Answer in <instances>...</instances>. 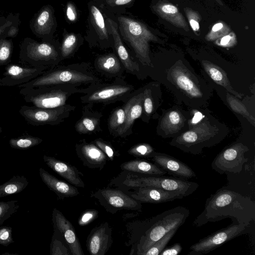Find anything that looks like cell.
<instances>
[{
  "label": "cell",
  "mask_w": 255,
  "mask_h": 255,
  "mask_svg": "<svg viewBox=\"0 0 255 255\" xmlns=\"http://www.w3.org/2000/svg\"><path fill=\"white\" fill-rule=\"evenodd\" d=\"M182 248L179 243H175L173 245L165 247L159 254V255H177L179 254Z\"/></svg>",
  "instance_id": "53"
},
{
  "label": "cell",
  "mask_w": 255,
  "mask_h": 255,
  "mask_svg": "<svg viewBox=\"0 0 255 255\" xmlns=\"http://www.w3.org/2000/svg\"><path fill=\"white\" fill-rule=\"evenodd\" d=\"M98 212L95 210L85 211L80 217L78 221V224L83 226L89 224L98 216Z\"/></svg>",
  "instance_id": "51"
},
{
  "label": "cell",
  "mask_w": 255,
  "mask_h": 255,
  "mask_svg": "<svg viewBox=\"0 0 255 255\" xmlns=\"http://www.w3.org/2000/svg\"><path fill=\"white\" fill-rule=\"evenodd\" d=\"M184 9L192 30L196 35H200V14L189 7H185Z\"/></svg>",
  "instance_id": "46"
},
{
  "label": "cell",
  "mask_w": 255,
  "mask_h": 255,
  "mask_svg": "<svg viewBox=\"0 0 255 255\" xmlns=\"http://www.w3.org/2000/svg\"><path fill=\"white\" fill-rule=\"evenodd\" d=\"M178 228H175L169 231L160 239L156 241L141 255H158L166 247V245L175 234Z\"/></svg>",
  "instance_id": "38"
},
{
  "label": "cell",
  "mask_w": 255,
  "mask_h": 255,
  "mask_svg": "<svg viewBox=\"0 0 255 255\" xmlns=\"http://www.w3.org/2000/svg\"><path fill=\"white\" fill-rule=\"evenodd\" d=\"M96 63L99 69L107 73L115 74L121 69L119 59L113 53H109L98 57Z\"/></svg>",
  "instance_id": "35"
},
{
  "label": "cell",
  "mask_w": 255,
  "mask_h": 255,
  "mask_svg": "<svg viewBox=\"0 0 255 255\" xmlns=\"http://www.w3.org/2000/svg\"><path fill=\"white\" fill-rule=\"evenodd\" d=\"M42 139L30 135H23L11 138L9 140L10 146L17 149H27L39 144Z\"/></svg>",
  "instance_id": "36"
},
{
  "label": "cell",
  "mask_w": 255,
  "mask_h": 255,
  "mask_svg": "<svg viewBox=\"0 0 255 255\" xmlns=\"http://www.w3.org/2000/svg\"><path fill=\"white\" fill-rule=\"evenodd\" d=\"M62 40L60 44L61 56L66 58L72 55L82 44L84 38L79 33L68 31L63 28Z\"/></svg>",
  "instance_id": "32"
},
{
  "label": "cell",
  "mask_w": 255,
  "mask_h": 255,
  "mask_svg": "<svg viewBox=\"0 0 255 255\" xmlns=\"http://www.w3.org/2000/svg\"><path fill=\"white\" fill-rule=\"evenodd\" d=\"M125 122L118 130L119 135L126 134L131 128L135 120L139 118L143 111V91L130 99L124 107Z\"/></svg>",
  "instance_id": "25"
},
{
  "label": "cell",
  "mask_w": 255,
  "mask_h": 255,
  "mask_svg": "<svg viewBox=\"0 0 255 255\" xmlns=\"http://www.w3.org/2000/svg\"><path fill=\"white\" fill-rule=\"evenodd\" d=\"M152 10L159 16L168 21L173 25L189 30L188 25L184 17L173 4L163 0H159L151 7Z\"/></svg>",
  "instance_id": "22"
},
{
  "label": "cell",
  "mask_w": 255,
  "mask_h": 255,
  "mask_svg": "<svg viewBox=\"0 0 255 255\" xmlns=\"http://www.w3.org/2000/svg\"><path fill=\"white\" fill-rule=\"evenodd\" d=\"M132 90L130 86L111 85L95 91L86 97L88 102H103L113 100L128 93Z\"/></svg>",
  "instance_id": "30"
},
{
  "label": "cell",
  "mask_w": 255,
  "mask_h": 255,
  "mask_svg": "<svg viewBox=\"0 0 255 255\" xmlns=\"http://www.w3.org/2000/svg\"><path fill=\"white\" fill-rule=\"evenodd\" d=\"M249 150L248 147L242 143L234 144L216 156L211 163V167L221 174L240 173L244 164L248 161L245 153Z\"/></svg>",
  "instance_id": "12"
},
{
  "label": "cell",
  "mask_w": 255,
  "mask_h": 255,
  "mask_svg": "<svg viewBox=\"0 0 255 255\" xmlns=\"http://www.w3.org/2000/svg\"><path fill=\"white\" fill-rule=\"evenodd\" d=\"M104 14L108 30L113 38V46L123 64L131 72L138 71L139 65L132 60L127 51L119 33L117 23L111 15Z\"/></svg>",
  "instance_id": "18"
},
{
  "label": "cell",
  "mask_w": 255,
  "mask_h": 255,
  "mask_svg": "<svg viewBox=\"0 0 255 255\" xmlns=\"http://www.w3.org/2000/svg\"><path fill=\"white\" fill-rule=\"evenodd\" d=\"M127 186L131 188L153 187L174 192L183 198L190 195L199 187L197 183L177 177L162 176H142L129 174L123 182Z\"/></svg>",
  "instance_id": "7"
},
{
  "label": "cell",
  "mask_w": 255,
  "mask_h": 255,
  "mask_svg": "<svg viewBox=\"0 0 255 255\" xmlns=\"http://www.w3.org/2000/svg\"><path fill=\"white\" fill-rule=\"evenodd\" d=\"M19 63L29 67L52 66L59 62L61 56L60 43L54 38L41 42L25 37L19 45Z\"/></svg>",
  "instance_id": "5"
},
{
  "label": "cell",
  "mask_w": 255,
  "mask_h": 255,
  "mask_svg": "<svg viewBox=\"0 0 255 255\" xmlns=\"http://www.w3.org/2000/svg\"><path fill=\"white\" fill-rule=\"evenodd\" d=\"M15 255L14 254H9V253H4V254H2V255Z\"/></svg>",
  "instance_id": "57"
},
{
  "label": "cell",
  "mask_w": 255,
  "mask_h": 255,
  "mask_svg": "<svg viewBox=\"0 0 255 255\" xmlns=\"http://www.w3.org/2000/svg\"><path fill=\"white\" fill-rule=\"evenodd\" d=\"M130 197L141 203L159 204L183 197L176 193L153 187H141L130 194Z\"/></svg>",
  "instance_id": "21"
},
{
  "label": "cell",
  "mask_w": 255,
  "mask_h": 255,
  "mask_svg": "<svg viewBox=\"0 0 255 255\" xmlns=\"http://www.w3.org/2000/svg\"><path fill=\"white\" fill-rule=\"evenodd\" d=\"M13 17L14 14L12 13H10L8 15V19L7 21L2 25L0 26V38H5L4 35L6 32L13 22Z\"/></svg>",
  "instance_id": "54"
},
{
  "label": "cell",
  "mask_w": 255,
  "mask_h": 255,
  "mask_svg": "<svg viewBox=\"0 0 255 255\" xmlns=\"http://www.w3.org/2000/svg\"><path fill=\"white\" fill-rule=\"evenodd\" d=\"M237 98L232 96L228 92L226 93L227 102L232 110L246 118L253 126H255V119L254 117L249 113L243 103Z\"/></svg>",
  "instance_id": "37"
},
{
  "label": "cell",
  "mask_w": 255,
  "mask_h": 255,
  "mask_svg": "<svg viewBox=\"0 0 255 255\" xmlns=\"http://www.w3.org/2000/svg\"><path fill=\"white\" fill-rule=\"evenodd\" d=\"M231 31L230 27L226 23L220 21L212 26L210 31L206 34L205 39L208 41H215Z\"/></svg>",
  "instance_id": "41"
},
{
  "label": "cell",
  "mask_w": 255,
  "mask_h": 255,
  "mask_svg": "<svg viewBox=\"0 0 255 255\" xmlns=\"http://www.w3.org/2000/svg\"><path fill=\"white\" fill-rule=\"evenodd\" d=\"M84 164L89 168L102 169L106 163L107 155L96 145L86 143L77 151Z\"/></svg>",
  "instance_id": "26"
},
{
  "label": "cell",
  "mask_w": 255,
  "mask_h": 255,
  "mask_svg": "<svg viewBox=\"0 0 255 255\" xmlns=\"http://www.w3.org/2000/svg\"><path fill=\"white\" fill-rule=\"evenodd\" d=\"M190 112L178 106L163 111L157 127V133L163 138L175 137L188 129Z\"/></svg>",
  "instance_id": "13"
},
{
  "label": "cell",
  "mask_w": 255,
  "mask_h": 255,
  "mask_svg": "<svg viewBox=\"0 0 255 255\" xmlns=\"http://www.w3.org/2000/svg\"><path fill=\"white\" fill-rule=\"evenodd\" d=\"M161 98L158 82L150 83L143 90V110L146 119L150 118L160 106Z\"/></svg>",
  "instance_id": "29"
},
{
  "label": "cell",
  "mask_w": 255,
  "mask_h": 255,
  "mask_svg": "<svg viewBox=\"0 0 255 255\" xmlns=\"http://www.w3.org/2000/svg\"><path fill=\"white\" fill-rule=\"evenodd\" d=\"M39 173L44 183L59 196L68 197L79 194L77 188L57 179L43 168H40Z\"/></svg>",
  "instance_id": "27"
},
{
  "label": "cell",
  "mask_w": 255,
  "mask_h": 255,
  "mask_svg": "<svg viewBox=\"0 0 255 255\" xmlns=\"http://www.w3.org/2000/svg\"><path fill=\"white\" fill-rule=\"evenodd\" d=\"M151 160L156 165L175 177L187 180L196 176L191 167L169 155L156 152Z\"/></svg>",
  "instance_id": "17"
},
{
  "label": "cell",
  "mask_w": 255,
  "mask_h": 255,
  "mask_svg": "<svg viewBox=\"0 0 255 255\" xmlns=\"http://www.w3.org/2000/svg\"><path fill=\"white\" fill-rule=\"evenodd\" d=\"M189 215V211L182 206L165 211L154 218V222L145 232L137 245V254H141L169 231L179 228Z\"/></svg>",
  "instance_id": "6"
},
{
  "label": "cell",
  "mask_w": 255,
  "mask_h": 255,
  "mask_svg": "<svg viewBox=\"0 0 255 255\" xmlns=\"http://www.w3.org/2000/svg\"><path fill=\"white\" fill-rule=\"evenodd\" d=\"M111 229L107 223L94 229L87 241V247L90 254L104 255L110 249L112 243Z\"/></svg>",
  "instance_id": "19"
},
{
  "label": "cell",
  "mask_w": 255,
  "mask_h": 255,
  "mask_svg": "<svg viewBox=\"0 0 255 255\" xmlns=\"http://www.w3.org/2000/svg\"><path fill=\"white\" fill-rule=\"evenodd\" d=\"M57 26L55 9L51 4L42 6L29 22V28L32 33L42 40L54 38Z\"/></svg>",
  "instance_id": "15"
},
{
  "label": "cell",
  "mask_w": 255,
  "mask_h": 255,
  "mask_svg": "<svg viewBox=\"0 0 255 255\" xmlns=\"http://www.w3.org/2000/svg\"><path fill=\"white\" fill-rule=\"evenodd\" d=\"M188 129L172 138L169 144L182 151L200 154L203 149L221 142L228 135L227 127L213 117L206 108L202 119L196 123L188 121Z\"/></svg>",
  "instance_id": "3"
},
{
  "label": "cell",
  "mask_w": 255,
  "mask_h": 255,
  "mask_svg": "<svg viewBox=\"0 0 255 255\" xmlns=\"http://www.w3.org/2000/svg\"><path fill=\"white\" fill-rule=\"evenodd\" d=\"M95 143L111 160H113L114 152L111 146L99 139L95 140Z\"/></svg>",
  "instance_id": "52"
},
{
  "label": "cell",
  "mask_w": 255,
  "mask_h": 255,
  "mask_svg": "<svg viewBox=\"0 0 255 255\" xmlns=\"http://www.w3.org/2000/svg\"><path fill=\"white\" fill-rule=\"evenodd\" d=\"M8 19V15L5 17L3 12L0 9V26L2 25Z\"/></svg>",
  "instance_id": "55"
},
{
  "label": "cell",
  "mask_w": 255,
  "mask_h": 255,
  "mask_svg": "<svg viewBox=\"0 0 255 255\" xmlns=\"http://www.w3.org/2000/svg\"><path fill=\"white\" fill-rule=\"evenodd\" d=\"M105 13L115 15L127 11L131 8L136 0H92Z\"/></svg>",
  "instance_id": "33"
},
{
  "label": "cell",
  "mask_w": 255,
  "mask_h": 255,
  "mask_svg": "<svg viewBox=\"0 0 255 255\" xmlns=\"http://www.w3.org/2000/svg\"><path fill=\"white\" fill-rule=\"evenodd\" d=\"M98 123V119L85 117L81 119L77 123L76 129L81 133H89L96 129Z\"/></svg>",
  "instance_id": "44"
},
{
  "label": "cell",
  "mask_w": 255,
  "mask_h": 255,
  "mask_svg": "<svg viewBox=\"0 0 255 255\" xmlns=\"http://www.w3.org/2000/svg\"><path fill=\"white\" fill-rule=\"evenodd\" d=\"M20 23L19 14L16 13L14 14L13 22L6 32L4 37L6 38L15 37L19 32V25Z\"/></svg>",
  "instance_id": "50"
},
{
  "label": "cell",
  "mask_w": 255,
  "mask_h": 255,
  "mask_svg": "<svg viewBox=\"0 0 255 255\" xmlns=\"http://www.w3.org/2000/svg\"><path fill=\"white\" fill-rule=\"evenodd\" d=\"M43 160L48 166L70 183L77 187H85L84 183L80 177L81 173L75 167L46 155H44Z\"/></svg>",
  "instance_id": "23"
},
{
  "label": "cell",
  "mask_w": 255,
  "mask_h": 255,
  "mask_svg": "<svg viewBox=\"0 0 255 255\" xmlns=\"http://www.w3.org/2000/svg\"><path fill=\"white\" fill-rule=\"evenodd\" d=\"M201 63L207 74L216 84L223 87L228 92L238 98H242V95L232 88L227 74L223 69L206 60H202Z\"/></svg>",
  "instance_id": "28"
},
{
  "label": "cell",
  "mask_w": 255,
  "mask_h": 255,
  "mask_svg": "<svg viewBox=\"0 0 255 255\" xmlns=\"http://www.w3.org/2000/svg\"><path fill=\"white\" fill-rule=\"evenodd\" d=\"M110 15L117 23L123 41L130 46L143 65L152 67L149 42L159 43L160 39L146 24L127 11Z\"/></svg>",
  "instance_id": "4"
},
{
  "label": "cell",
  "mask_w": 255,
  "mask_h": 255,
  "mask_svg": "<svg viewBox=\"0 0 255 255\" xmlns=\"http://www.w3.org/2000/svg\"><path fill=\"white\" fill-rule=\"evenodd\" d=\"M122 169L148 176H163L167 172L156 165L143 160H132L123 163Z\"/></svg>",
  "instance_id": "31"
},
{
  "label": "cell",
  "mask_w": 255,
  "mask_h": 255,
  "mask_svg": "<svg viewBox=\"0 0 255 255\" xmlns=\"http://www.w3.org/2000/svg\"><path fill=\"white\" fill-rule=\"evenodd\" d=\"M46 67H29L21 64H8L0 77V86H18L26 83L43 74Z\"/></svg>",
  "instance_id": "16"
},
{
  "label": "cell",
  "mask_w": 255,
  "mask_h": 255,
  "mask_svg": "<svg viewBox=\"0 0 255 255\" xmlns=\"http://www.w3.org/2000/svg\"><path fill=\"white\" fill-rule=\"evenodd\" d=\"M249 226L248 224L236 223L220 230L192 245L188 255H199L209 253L222 244L244 234Z\"/></svg>",
  "instance_id": "14"
},
{
  "label": "cell",
  "mask_w": 255,
  "mask_h": 255,
  "mask_svg": "<svg viewBox=\"0 0 255 255\" xmlns=\"http://www.w3.org/2000/svg\"><path fill=\"white\" fill-rule=\"evenodd\" d=\"M14 242L12 228L8 226H0V245L6 247Z\"/></svg>",
  "instance_id": "47"
},
{
  "label": "cell",
  "mask_w": 255,
  "mask_h": 255,
  "mask_svg": "<svg viewBox=\"0 0 255 255\" xmlns=\"http://www.w3.org/2000/svg\"><path fill=\"white\" fill-rule=\"evenodd\" d=\"M129 154L136 157L151 158L156 153L153 147L147 143H140L132 147Z\"/></svg>",
  "instance_id": "43"
},
{
  "label": "cell",
  "mask_w": 255,
  "mask_h": 255,
  "mask_svg": "<svg viewBox=\"0 0 255 255\" xmlns=\"http://www.w3.org/2000/svg\"><path fill=\"white\" fill-rule=\"evenodd\" d=\"M17 200L0 201V226L16 212L19 207Z\"/></svg>",
  "instance_id": "40"
},
{
  "label": "cell",
  "mask_w": 255,
  "mask_h": 255,
  "mask_svg": "<svg viewBox=\"0 0 255 255\" xmlns=\"http://www.w3.org/2000/svg\"><path fill=\"white\" fill-rule=\"evenodd\" d=\"M2 128L0 127V135L1 133L2 132Z\"/></svg>",
  "instance_id": "58"
},
{
  "label": "cell",
  "mask_w": 255,
  "mask_h": 255,
  "mask_svg": "<svg viewBox=\"0 0 255 255\" xmlns=\"http://www.w3.org/2000/svg\"><path fill=\"white\" fill-rule=\"evenodd\" d=\"M99 195L111 206L124 209L137 210L141 208V203L123 192L116 189H103Z\"/></svg>",
  "instance_id": "24"
},
{
  "label": "cell",
  "mask_w": 255,
  "mask_h": 255,
  "mask_svg": "<svg viewBox=\"0 0 255 255\" xmlns=\"http://www.w3.org/2000/svg\"><path fill=\"white\" fill-rule=\"evenodd\" d=\"M67 250L62 243L57 240L53 235L50 246V255H68Z\"/></svg>",
  "instance_id": "49"
},
{
  "label": "cell",
  "mask_w": 255,
  "mask_h": 255,
  "mask_svg": "<svg viewBox=\"0 0 255 255\" xmlns=\"http://www.w3.org/2000/svg\"><path fill=\"white\" fill-rule=\"evenodd\" d=\"M230 218L250 225L255 219V203L249 197L227 189L218 190L207 199L205 208L193 222L201 226Z\"/></svg>",
  "instance_id": "2"
},
{
  "label": "cell",
  "mask_w": 255,
  "mask_h": 255,
  "mask_svg": "<svg viewBox=\"0 0 255 255\" xmlns=\"http://www.w3.org/2000/svg\"><path fill=\"white\" fill-rule=\"evenodd\" d=\"M159 82L174 94L179 102L193 109L206 108L213 88L182 59L160 64Z\"/></svg>",
  "instance_id": "1"
},
{
  "label": "cell",
  "mask_w": 255,
  "mask_h": 255,
  "mask_svg": "<svg viewBox=\"0 0 255 255\" xmlns=\"http://www.w3.org/2000/svg\"><path fill=\"white\" fill-rule=\"evenodd\" d=\"M63 85L20 88L19 94L26 102L41 108H55L64 106L75 89Z\"/></svg>",
  "instance_id": "8"
},
{
  "label": "cell",
  "mask_w": 255,
  "mask_h": 255,
  "mask_svg": "<svg viewBox=\"0 0 255 255\" xmlns=\"http://www.w3.org/2000/svg\"><path fill=\"white\" fill-rule=\"evenodd\" d=\"M87 6L88 15L84 39L90 46L102 48L113 46V38L108 30L103 11L92 0H89Z\"/></svg>",
  "instance_id": "9"
},
{
  "label": "cell",
  "mask_w": 255,
  "mask_h": 255,
  "mask_svg": "<svg viewBox=\"0 0 255 255\" xmlns=\"http://www.w3.org/2000/svg\"><path fill=\"white\" fill-rule=\"evenodd\" d=\"M74 109V106L65 105L55 108H41L33 105H23L20 108L19 113L31 125H55L62 122Z\"/></svg>",
  "instance_id": "11"
},
{
  "label": "cell",
  "mask_w": 255,
  "mask_h": 255,
  "mask_svg": "<svg viewBox=\"0 0 255 255\" xmlns=\"http://www.w3.org/2000/svg\"><path fill=\"white\" fill-rule=\"evenodd\" d=\"M28 183L24 176L13 175L9 180L0 184V198L21 192Z\"/></svg>",
  "instance_id": "34"
},
{
  "label": "cell",
  "mask_w": 255,
  "mask_h": 255,
  "mask_svg": "<svg viewBox=\"0 0 255 255\" xmlns=\"http://www.w3.org/2000/svg\"><path fill=\"white\" fill-rule=\"evenodd\" d=\"M237 43L236 35L233 31L215 40V43L223 47L229 48L234 46Z\"/></svg>",
  "instance_id": "48"
},
{
  "label": "cell",
  "mask_w": 255,
  "mask_h": 255,
  "mask_svg": "<svg viewBox=\"0 0 255 255\" xmlns=\"http://www.w3.org/2000/svg\"><path fill=\"white\" fill-rule=\"evenodd\" d=\"M124 109L118 108L111 115L109 121V127L111 131L118 130L122 127L125 122Z\"/></svg>",
  "instance_id": "42"
},
{
  "label": "cell",
  "mask_w": 255,
  "mask_h": 255,
  "mask_svg": "<svg viewBox=\"0 0 255 255\" xmlns=\"http://www.w3.org/2000/svg\"><path fill=\"white\" fill-rule=\"evenodd\" d=\"M94 79L93 76L77 71L54 69L46 71L32 80L17 87L30 89L65 84H76L93 82Z\"/></svg>",
  "instance_id": "10"
},
{
  "label": "cell",
  "mask_w": 255,
  "mask_h": 255,
  "mask_svg": "<svg viewBox=\"0 0 255 255\" xmlns=\"http://www.w3.org/2000/svg\"><path fill=\"white\" fill-rule=\"evenodd\" d=\"M65 19L69 24H74L79 19V13L75 4L72 1H68L64 7Z\"/></svg>",
  "instance_id": "45"
},
{
  "label": "cell",
  "mask_w": 255,
  "mask_h": 255,
  "mask_svg": "<svg viewBox=\"0 0 255 255\" xmlns=\"http://www.w3.org/2000/svg\"><path fill=\"white\" fill-rule=\"evenodd\" d=\"M52 222L55 229L64 236L71 254L73 255H84L73 226L62 213L56 208L53 210Z\"/></svg>",
  "instance_id": "20"
},
{
  "label": "cell",
  "mask_w": 255,
  "mask_h": 255,
  "mask_svg": "<svg viewBox=\"0 0 255 255\" xmlns=\"http://www.w3.org/2000/svg\"><path fill=\"white\" fill-rule=\"evenodd\" d=\"M13 50L12 39L0 38V66H6L11 62Z\"/></svg>",
  "instance_id": "39"
},
{
  "label": "cell",
  "mask_w": 255,
  "mask_h": 255,
  "mask_svg": "<svg viewBox=\"0 0 255 255\" xmlns=\"http://www.w3.org/2000/svg\"><path fill=\"white\" fill-rule=\"evenodd\" d=\"M215 0L217 2H218L219 4L221 5H223V3L222 2V1H221V0Z\"/></svg>",
  "instance_id": "56"
}]
</instances>
